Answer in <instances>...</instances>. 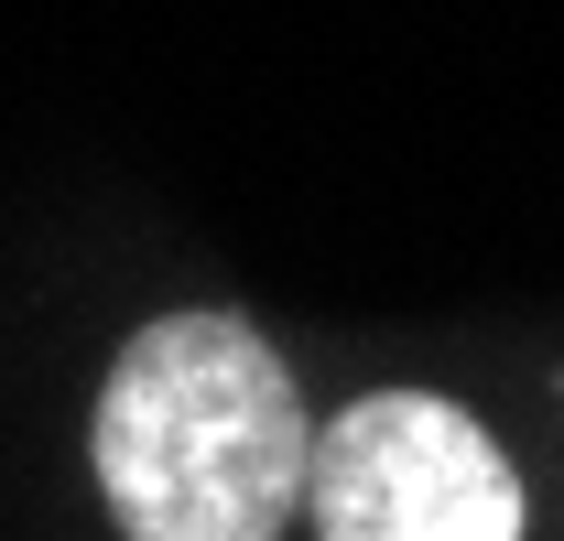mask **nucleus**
<instances>
[{"label":"nucleus","instance_id":"2","mask_svg":"<svg viewBox=\"0 0 564 541\" xmlns=\"http://www.w3.org/2000/svg\"><path fill=\"white\" fill-rule=\"evenodd\" d=\"M315 541H521L532 498L499 433L445 390H358L304 466Z\"/></svg>","mask_w":564,"mask_h":541},{"label":"nucleus","instance_id":"1","mask_svg":"<svg viewBox=\"0 0 564 541\" xmlns=\"http://www.w3.org/2000/svg\"><path fill=\"white\" fill-rule=\"evenodd\" d=\"M87 466L120 541H282L315 422L239 303H174L109 357Z\"/></svg>","mask_w":564,"mask_h":541}]
</instances>
